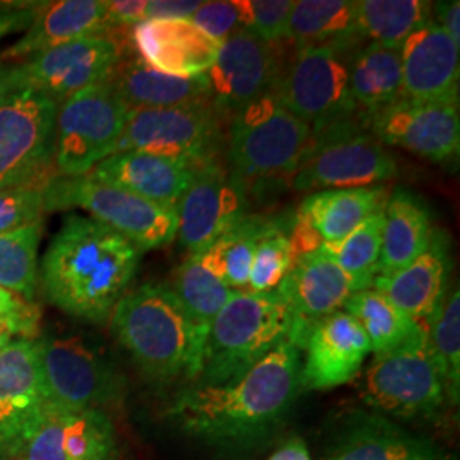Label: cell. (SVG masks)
I'll return each instance as SVG.
<instances>
[{
	"label": "cell",
	"mask_w": 460,
	"mask_h": 460,
	"mask_svg": "<svg viewBox=\"0 0 460 460\" xmlns=\"http://www.w3.org/2000/svg\"><path fill=\"white\" fill-rule=\"evenodd\" d=\"M302 351L285 341L241 377L195 385L172 402L171 418L188 435L212 444H243L277 427L300 389Z\"/></svg>",
	"instance_id": "1"
},
{
	"label": "cell",
	"mask_w": 460,
	"mask_h": 460,
	"mask_svg": "<svg viewBox=\"0 0 460 460\" xmlns=\"http://www.w3.org/2000/svg\"><path fill=\"white\" fill-rule=\"evenodd\" d=\"M142 252L115 230L68 214L40 264L41 285L60 311L102 324L127 294Z\"/></svg>",
	"instance_id": "2"
},
{
	"label": "cell",
	"mask_w": 460,
	"mask_h": 460,
	"mask_svg": "<svg viewBox=\"0 0 460 460\" xmlns=\"http://www.w3.org/2000/svg\"><path fill=\"white\" fill-rule=\"evenodd\" d=\"M110 321L118 341L148 377L167 382L199 376L195 331L171 287L146 283L127 292Z\"/></svg>",
	"instance_id": "3"
},
{
	"label": "cell",
	"mask_w": 460,
	"mask_h": 460,
	"mask_svg": "<svg viewBox=\"0 0 460 460\" xmlns=\"http://www.w3.org/2000/svg\"><path fill=\"white\" fill-rule=\"evenodd\" d=\"M292 336L294 315L277 292L235 290L208 331L199 385L241 377L277 346L292 341Z\"/></svg>",
	"instance_id": "4"
},
{
	"label": "cell",
	"mask_w": 460,
	"mask_h": 460,
	"mask_svg": "<svg viewBox=\"0 0 460 460\" xmlns=\"http://www.w3.org/2000/svg\"><path fill=\"white\" fill-rule=\"evenodd\" d=\"M311 125L292 115L268 93L230 116L227 157L246 184L296 176L313 144Z\"/></svg>",
	"instance_id": "5"
},
{
	"label": "cell",
	"mask_w": 460,
	"mask_h": 460,
	"mask_svg": "<svg viewBox=\"0 0 460 460\" xmlns=\"http://www.w3.org/2000/svg\"><path fill=\"white\" fill-rule=\"evenodd\" d=\"M45 212L84 210L130 241L140 252L171 244L178 235L176 207H165L93 176H53L43 184Z\"/></svg>",
	"instance_id": "6"
},
{
	"label": "cell",
	"mask_w": 460,
	"mask_h": 460,
	"mask_svg": "<svg viewBox=\"0 0 460 460\" xmlns=\"http://www.w3.org/2000/svg\"><path fill=\"white\" fill-rule=\"evenodd\" d=\"M128 111L108 81L58 104L53 137L55 176H85L113 155Z\"/></svg>",
	"instance_id": "7"
},
{
	"label": "cell",
	"mask_w": 460,
	"mask_h": 460,
	"mask_svg": "<svg viewBox=\"0 0 460 460\" xmlns=\"http://www.w3.org/2000/svg\"><path fill=\"white\" fill-rule=\"evenodd\" d=\"M362 401L372 411L394 418L429 420L444 410L447 387L427 332L374 357L363 377Z\"/></svg>",
	"instance_id": "8"
},
{
	"label": "cell",
	"mask_w": 460,
	"mask_h": 460,
	"mask_svg": "<svg viewBox=\"0 0 460 460\" xmlns=\"http://www.w3.org/2000/svg\"><path fill=\"white\" fill-rule=\"evenodd\" d=\"M273 93L292 115L311 125L314 133L345 123L358 108L349 91L345 51L328 47L296 49L290 66L279 72Z\"/></svg>",
	"instance_id": "9"
},
{
	"label": "cell",
	"mask_w": 460,
	"mask_h": 460,
	"mask_svg": "<svg viewBox=\"0 0 460 460\" xmlns=\"http://www.w3.org/2000/svg\"><path fill=\"white\" fill-rule=\"evenodd\" d=\"M34 343L43 394L51 406L68 412L99 410L121 394V378L111 363L81 336Z\"/></svg>",
	"instance_id": "10"
},
{
	"label": "cell",
	"mask_w": 460,
	"mask_h": 460,
	"mask_svg": "<svg viewBox=\"0 0 460 460\" xmlns=\"http://www.w3.org/2000/svg\"><path fill=\"white\" fill-rule=\"evenodd\" d=\"M226 135L212 102L130 110L116 152H147L193 164L217 159ZM115 152V154H116Z\"/></svg>",
	"instance_id": "11"
},
{
	"label": "cell",
	"mask_w": 460,
	"mask_h": 460,
	"mask_svg": "<svg viewBox=\"0 0 460 460\" xmlns=\"http://www.w3.org/2000/svg\"><path fill=\"white\" fill-rule=\"evenodd\" d=\"M58 104L22 87L0 104V190L43 186L51 180L55 116Z\"/></svg>",
	"instance_id": "12"
},
{
	"label": "cell",
	"mask_w": 460,
	"mask_h": 460,
	"mask_svg": "<svg viewBox=\"0 0 460 460\" xmlns=\"http://www.w3.org/2000/svg\"><path fill=\"white\" fill-rule=\"evenodd\" d=\"M349 123L334 125L313 138L292 180L298 191L372 188L397 174L394 157L372 133L349 130ZM315 135V133H314Z\"/></svg>",
	"instance_id": "13"
},
{
	"label": "cell",
	"mask_w": 460,
	"mask_h": 460,
	"mask_svg": "<svg viewBox=\"0 0 460 460\" xmlns=\"http://www.w3.org/2000/svg\"><path fill=\"white\" fill-rule=\"evenodd\" d=\"M178 235L190 254H203L246 217V184L218 161L198 169L178 207Z\"/></svg>",
	"instance_id": "14"
},
{
	"label": "cell",
	"mask_w": 460,
	"mask_h": 460,
	"mask_svg": "<svg viewBox=\"0 0 460 460\" xmlns=\"http://www.w3.org/2000/svg\"><path fill=\"white\" fill-rule=\"evenodd\" d=\"M279 62L275 45L241 28L226 38L207 72L210 102L220 116L235 115L252 101L275 91Z\"/></svg>",
	"instance_id": "15"
},
{
	"label": "cell",
	"mask_w": 460,
	"mask_h": 460,
	"mask_svg": "<svg viewBox=\"0 0 460 460\" xmlns=\"http://www.w3.org/2000/svg\"><path fill=\"white\" fill-rule=\"evenodd\" d=\"M370 130L380 144L445 163L459 154V104L399 98L370 113Z\"/></svg>",
	"instance_id": "16"
},
{
	"label": "cell",
	"mask_w": 460,
	"mask_h": 460,
	"mask_svg": "<svg viewBox=\"0 0 460 460\" xmlns=\"http://www.w3.org/2000/svg\"><path fill=\"white\" fill-rule=\"evenodd\" d=\"M119 62L121 49L104 34L45 49L21 66L30 87L62 104L89 87L106 83Z\"/></svg>",
	"instance_id": "17"
},
{
	"label": "cell",
	"mask_w": 460,
	"mask_h": 460,
	"mask_svg": "<svg viewBox=\"0 0 460 460\" xmlns=\"http://www.w3.org/2000/svg\"><path fill=\"white\" fill-rule=\"evenodd\" d=\"M45 406L36 343L14 340L0 349V460L22 457Z\"/></svg>",
	"instance_id": "18"
},
{
	"label": "cell",
	"mask_w": 460,
	"mask_h": 460,
	"mask_svg": "<svg viewBox=\"0 0 460 460\" xmlns=\"http://www.w3.org/2000/svg\"><path fill=\"white\" fill-rule=\"evenodd\" d=\"M294 315V336L300 351L309 331L331 314L345 309L358 288L345 271L319 249L298 256L275 290Z\"/></svg>",
	"instance_id": "19"
},
{
	"label": "cell",
	"mask_w": 460,
	"mask_h": 460,
	"mask_svg": "<svg viewBox=\"0 0 460 460\" xmlns=\"http://www.w3.org/2000/svg\"><path fill=\"white\" fill-rule=\"evenodd\" d=\"M302 351L300 389L329 391L345 385L358 376L372 353L370 343L357 321L345 311L331 314L314 326Z\"/></svg>",
	"instance_id": "20"
},
{
	"label": "cell",
	"mask_w": 460,
	"mask_h": 460,
	"mask_svg": "<svg viewBox=\"0 0 460 460\" xmlns=\"http://www.w3.org/2000/svg\"><path fill=\"white\" fill-rule=\"evenodd\" d=\"M326 460H456L435 440L378 412L349 414Z\"/></svg>",
	"instance_id": "21"
},
{
	"label": "cell",
	"mask_w": 460,
	"mask_h": 460,
	"mask_svg": "<svg viewBox=\"0 0 460 460\" xmlns=\"http://www.w3.org/2000/svg\"><path fill=\"white\" fill-rule=\"evenodd\" d=\"M402 98L459 104L460 45L433 21L401 45Z\"/></svg>",
	"instance_id": "22"
},
{
	"label": "cell",
	"mask_w": 460,
	"mask_h": 460,
	"mask_svg": "<svg viewBox=\"0 0 460 460\" xmlns=\"http://www.w3.org/2000/svg\"><path fill=\"white\" fill-rule=\"evenodd\" d=\"M133 43L148 66L176 77L203 75L214 66L220 43L191 19H147L133 26Z\"/></svg>",
	"instance_id": "23"
},
{
	"label": "cell",
	"mask_w": 460,
	"mask_h": 460,
	"mask_svg": "<svg viewBox=\"0 0 460 460\" xmlns=\"http://www.w3.org/2000/svg\"><path fill=\"white\" fill-rule=\"evenodd\" d=\"M450 271L448 241L440 230H435L429 247L421 256L394 273L378 275L372 287L412 321L427 326L448 294Z\"/></svg>",
	"instance_id": "24"
},
{
	"label": "cell",
	"mask_w": 460,
	"mask_h": 460,
	"mask_svg": "<svg viewBox=\"0 0 460 460\" xmlns=\"http://www.w3.org/2000/svg\"><path fill=\"white\" fill-rule=\"evenodd\" d=\"M201 165L130 150L110 155L99 163L89 176L115 184L148 201L165 207H178Z\"/></svg>",
	"instance_id": "25"
},
{
	"label": "cell",
	"mask_w": 460,
	"mask_h": 460,
	"mask_svg": "<svg viewBox=\"0 0 460 460\" xmlns=\"http://www.w3.org/2000/svg\"><path fill=\"white\" fill-rule=\"evenodd\" d=\"M111 30L102 0H57L38 7L30 30L0 55V62L30 58L45 49Z\"/></svg>",
	"instance_id": "26"
},
{
	"label": "cell",
	"mask_w": 460,
	"mask_h": 460,
	"mask_svg": "<svg viewBox=\"0 0 460 460\" xmlns=\"http://www.w3.org/2000/svg\"><path fill=\"white\" fill-rule=\"evenodd\" d=\"M108 84L130 110L180 108L210 102L207 74L195 77L167 75L140 58L119 62Z\"/></svg>",
	"instance_id": "27"
},
{
	"label": "cell",
	"mask_w": 460,
	"mask_h": 460,
	"mask_svg": "<svg viewBox=\"0 0 460 460\" xmlns=\"http://www.w3.org/2000/svg\"><path fill=\"white\" fill-rule=\"evenodd\" d=\"M435 235L425 201L408 190H395L384 205L378 275H389L421 256Z\"/></svg>",
	"instance_id": "28"
},
{
	"label": "cell",
	"mask_w": 460,
	"mask_h": 460,
	"mask_svg": "<svg viewBox=\"0 0 460 460\" xmlns=\"http://www.w3.org/2000/svg\"><path fill=\"white\" fill-rule=\"evenodd\" d=\"M387 191L382 186L323 190L305 198L296 212L323 244L343 241L368 217L384 208Z\"/></svg>",
	"instance_id": "29"
},
{
	"label": "cell",
	"mask_w": 460,
	"mask_h": 460,
	"mask_svg": "<svg viewBox=\"0 0 460 460\" xmlns=\"http://www.w3.org/2000/svg\"><path fill=\"white\" fill-rule=\"evenodd\" d=\"M355 0H296L288 21L296 49L346 51L362 40Z\"/></svg>",
	"instance_id": "30"
},
{
	"label": "cell",
	"mask_w": 460,
	"mask_h": 460,
	"mask_svg": "<svg viewBox=\"0 0 460 460\" xmlns=\"http://www.w3.org/2000/svg\"><path fill=\"white\" fill-rule=\"evenodd\" d=\"M171 290L181 302L182 309L195 331L199 357H203L207 336L215 317L235 290L229 288L208 268H205L199 254H188V258L176 270Z\"/></svg>",
	"instance_id": "31"
},
{
	"label": "cell",
	"mask_w": 460,
	"mask_h": 460,
	"mask_svg": "<svg viewBox=\"0 0 460 460\" xmlns=\"http://www.w3.org/2000/svg\"><path fill=\"white\" fill-rule=\"evenodd\" d=\"M349 91L368 113L402 98L401 49L370 43L349 62Z\"/></svg>",
	"instance_id": "32"
},
{
	"label": "cell",
	"mask_w": 460,
	"mask_h": 460,
	"mask_svg": "<svg viewBox=\"0 0 460 460\" xmlns=\"http://www.w3.org/2000/svg\"><path fill=\"white\" fill-rule=\"evenodd\" d=\"M345 313L362 328L374 357L389 353L423 336L427 329L412 321L374 288L360 290L348 298Z\"/></svg>",
	"instance_id": "33"
},
{
	"label": "cell",
	"mask_w": 460,
	"mask_h": 460,
	"mask_svg": "<svg viewBox=\"0 0 460 460\" xmlns=\"http://www.w3.org/2000/svg\"><path fill=\"white\" fill-rule=\"evenodd\" d=\"M266 224L268 222L260 217L246 215L199 254L201 263L232 290H246L256 247Z\"/></svg>",
	"instance_id": "34"
},
{
	"label": "cell",
	"mask_w": 460,
	"mask_h": 460,
	"mask_svg": "<svg viewBox=\"0 0 460 460\" xmlns=\"http://www.w3.org/2000/svg\"><path fill=\"white\" fill-rule=\"evenodd\" d=\"M360 31L372 43L401 49L404 40L431 22V4L423 0H355Z\"/></svg>",
	"instance_id": "35"
},
{
	"label": "cell",
	"mask_w": 460,
	"mask_h": 460,
	"mask_svg": "<svg viewBox=\"0 0 460 460\" xmlns=\"http://www.w3.org/2000/svg\"><path fill=\"white\" fill-rule=\"evenodd\" d=\"M382 227L384 208L370 215L349 235H346L343 241L319 247L324 256L332 260L353 279L358 292L372 288L374 279L377 277L382 249Z\"/></svg>",
	"instance_id": "36"
},
{
	"label": "cell",
	"mask_w": 460,
	"mask_h": 460,
	"mask_svg": "<svg viewBox=\"0 0 460 460\" xmlns=\"http://www.w3.org/2000/svg\"><path fill=\"white\" fill-rule=\"evenodd\" d=\"M41 234V222L0 234V287L26 300L33 298L40 279Z\"/></svg>",
	"instance_id": "37"
},
{
	"label": "cell",
	"mask_w": 460,
	"mask_h": 460,
	"mask_svg": "<svg viewBox=\"0 0 460 460\" xmlns=\"http://www.w3.org/2000/svg\"><path fill=\"white\" fill-rule=\"evenodd\" d=\"M428 346L438 363L448 402L457 406L460 395V292L459 287L448 292L438 311L427 326Z\"/></svg>",
	"instance_id": "38"
},
{
	"label": "cell",
	"mask_w": 460,
	"mask_h": 460,
	"mask_svg": "<svg viewBox=\"0 0 460 460\" xmlns=\"http://www.w3.org/2000/svg\"><path fill=\"white\" fill-rule=\"evenodd\" d=\"M115 428L101 410L64 411L62 450L66 460H111Z\"/></svg>",
	"instance_id": "39"
},
{
	"label": "cell",
	"mask_w": 460,
	"mask_h": 460,
	"mask_svg": "<svg viewBox=\"0 0 460 460\" xmlns=\"http://www.w3.org/2000/svg\"><path fill=\"white\" fill-rule=\"evenodd\" d=\"M294 263V252L288 234L273 222H268L256 247L249 275V292H275Z\"/></svg>",
	"instance_id": "40"
},
{
	"label": "cell",
	"mask_w": 460,
	"mask_h": 460,
	"mask_svg": "<svg viewBox=\"0 0 460 460\" xmlns=\"http://www.w3.org/2000/svg\"><path fill=\"white\" fill-rule=\"evenodd\" d=\"M296 0H239L243 24L266 43L288 40V21Z\"/></svg>",
	"instance_id": "41"
},
{
	"label": "cell",
	"mask_w": 460,
	"mask_h": 460,
	"mask_svg": "<svg viewBox=\"0 0 460 460\" xmlns=\"http://www.w3.org/2000/svg\"><path fill=\"white\" fill-rule=\"evenodd\" d=\"M43 214V186H16L0 190V234L41 222Z\"/></svg>",
	"instance_id": "42"
},
{
	"label": "cell",
	"mask_w": 460,
	"mask_h": 460,
	"mask_svg": "<svg viewBox=\"0 0 460 460\" xmlns=\"http://www.w3.org/2000/svg\"><path fill=\"white\" fill-rule=\"evenodd\" d=\"M62 421L64 411L47 402L41 420L22 452V459L66 460L62 450Z\"/></svg>",
	"instance_id": "43"
},
{
	"label": "cell",
	"mask_w": 460,
	"mask_h": 460,
	"mask_svg": "<svg viewBox=\"0 0 460 460\" xmlns=\"http://www.w3.org/2000/svg\"><path fill=\"white\" fill-rule=\"evenodd\" d=\"M203 33L222 43L230 34L244 28L239 0L201 2L195 14L190 17Z\"/></svg>",
	"instance_id": "44"
},
{
	"label": "cell",
	"mask_w": 460,
	"mask_h": 460,
	"mask_svg": "<svg viewBox=\"0 0 460 460\" xmlns=\"http://www.w3.org/2000/svg\"><path fill=\"white\" fill-rule=\"evenodd\" d=\"M38 311L33 305L24 313L0 315V349L14 341V336L21 334L26 340H31L38 326Z\"/></svg>",
	"instance_id": "45"
},
{
	"label": "cell",
	"mask_w": 460,
	"mask_h": 460,
	"mask_svg": "<svg viewBox=\"0 0 460 460\" xmlns=\"http://www.w3.org/2000/svg\"><path fill=\"white\" fill-rule=\"evenodd\" d=\"M110 28L147 21V0H104Z\"/></svg>",
	"instance_id": "46"
},
{
	"label": "cell",
	"mask_w": 460,
	"mask_h": 460,
	"mask_svg": "<svg viewBox=\"0 0 460 460\" xmlns=\"http://www.w3.org/2000/svg\"><path fill=\"white\" fill-rule=\"evenodd\" d=\"M431 21L440 26L457 45H460V2H437L431 4Z\"/></svg>",
	"instance_id": "47"
},
{
	"label": "cell",
	"mask_w": 460,
	"mask_h": 460,
	"mask_svg": "<svg viewBox=\"0 0 460 460\" xmlns=\"http://www.w3.org/2000/svg\"><path fill=\"white\" fill-rule=\"evenodd\" d=\"M201 2H165V0H147V19H190L195 14Z\"/></svg>",
	"instance_id": "48"
},
{
	"label": "cell",
	"mask_w": 460,
	"mask_h": 460,
	"mask_svg": "<svg viewBox=\"0 0 460 460\" xmlns=\"http://www.w3.org/2000/svg\"><path fill=\"white\" fill-rule=\"evenodd\" d=\"M22 87H30L21 64L0 62V104Z\"/></svg>",
	"instance_id": "49"
},
{
	"label": "cell",
	"mask_w": 460,
	"mask_h": 460,
	"mask_svg": "<svg viewBox=\"0 0 460 460\" xmlns=\"http://www.w3.org/2000/svg\"><path fill=\"white\" fill-rule=\"evenodd\" d=\"M270 460H311V454L302 440H290L277 450Z\"/></svg>",
	"instance_id": "50"
},
{
	"label": "cell",
	"mask_w": 460,
	"mask_h": 460,
	"mask_svg": "<svg viewBox=\"0 0 460 460\" xmlns=\"http://www.w3.org/2000/svg\"><path fill=\"white\" fill-rule=\"evenodd\" d=\"M31 305L21 298V296H14L7 290H4L0 287V315H9V314L24 313L28 311Z\"/></svg>",
	"instance_id": "51"
}]
</instances>
